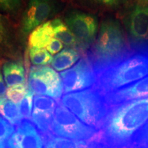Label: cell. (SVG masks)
<instances>
[{
  "instance_id": "obj_10",
  "label": "cell",
  "mask_w": 148,
  "mask_h": 148,
  "mask_svg": "<svg viewBox=\"0 0 148 148\" xmlns=\"http://www.w3.org/2000/svg\"><path fill=\"white\" fill-rule=\"evenodd\" d=\"M8 148H44L42 135L28 120H23L11 136Z\"/></svg>"
},
{
  "instance_id": "obj_8",
  "label": "cell",
  "mask_w": 148,
  "mask_h": 148,
  "mask_svg": "<svg viewBox=\"0 0 148 148\" xmlns=\"http://www.w3.org/2000/svg\"><path fill=\"white\" fill-rule=\"evenodd\" d=\"M65 22L75 35L77 49L85 51L95 41L97 32V19L91 14L73 11L66 16Z\"/></svg>"
},
{
  "instance_id": "obj_24",
  "label": "cell",
  "mask_w": 148,
  "mask_h": 148,
  "mask_svg": "<svg viewBox=\"0 0 148 148\" xmlns=\"http://www.w3.org/2000/svg\"><path fill=\"white\" fill-rule=\"evenodd\" d=\"M27 89H28V84L27 83L17 84L7 88L5 95L8 99L17 104L23 99L24 96L26 94Z\"/></svg>"
},
{
  "instance_id": "obj_11",
  "label": "cell",
  "mask_w": 148,
  "mask_h": 148,
  "mask_svg": "<svg viewBox=\"0 0 148 148\" xmlns=\"http://www.w3.org/2000/svg\"><path fill=\"white\" fill-rule=\"evenodd\" d=\"M125 25L134 41H148V5H135L125 18Z\"/></svg>"
},
{
  "instance_id": "obj_32",
  "label": "cell",
  "mask_w": 148,
  "mask_h": 148,
  "mask_svg": "<svg viewBox=\"0 0 148 148\" xmlns=\"http://www.w3.org/2000/svg\"><path fill=\"white\" fill-rule=\"evenodd\" d=\"M137 1L138 4L142 5H148V0H136Z\"/></svg>"
},
{
  "instance_id": "obj_6",
  "label": "cell",
  "mask_w": 148,
  "mask_h": 148,
  "mask_svg": "<svg viewBox=\"0 0 148 148\" xmlns=\"http://www.w3.org/2000/svg\"><path fill=\"white\" fill-rule=\"evenodd\" d=\"M28 88L36 95L49 96L57 101L63 93L60 75L49 66H32L28 75Z\"/></svg>"
},
{
  "instance_id": "obj_33",
  "label": "cell",
  "mask_w": 148,
  "mask_h": 148,
  "mask_svg": "<svg viewBox=\"0 0 148 148\" xmlns=\"http://www.w3.org/2000/svg\"><path fill=\"white\" fill-rule=\"evenodd\" d=\"M132 148H143V147H132Z\"/></svg>"
},
{
  "instance_id": "obj_13",
  "label": "cell",
  "mask_w": 148,
  "mask_h": 148,
  "mask_svg": "<svg viewBox=\"0 0 148 148\" xmlns=\"http://www.w3.org/2000/svg\"><path fill=\"white\" fill-rule=\"evenodd\" d=\"M97 135L94 138L88 140L68 139L55 136L53 133L44 135L42 137L44 148H107L98 139Z\"/></svg>"
},
{
  "instance_id": "obj_26",
  "label": "cell",
  "mask_w": 148,
  "mask_h": 148,
  "mask_svg": "<svg viewBox=\"0 0 148 148\" xmlns=\"http://www.w3.org/2000/svg\"><path fill=\"white\" fill-rule=\"evenodd\" d=\"M21 6V0H0V10L9 14H14Z\"/></svg>"
},
{
  "instance_id": "obj_1",
  "label": "cell",
  "mask_w": 148,
  "mask_h": 148,
  "mask_svg": "<svg viewBox=\"0 0 148 148\" xmlns=\"http://www.w3.org/2000/svg\"><path fill=\"white\" fill-rule=\"evenodd\" d=\"M148 121V97L109 108L97 138L107 148H131L135 135Z\"/></svg>"
},
{
  "instance_id": "obj_14",
  "label": "cell",
  "mask_w": 148,
  "mask_h": 148,
  "mask_svg": "<svg viewBox=\"0 0 148 148\" xmlns=\"http://www.w3.org/2000/svg\"><path fill=\"white\" fill-rule=\"evenodd\" d=\"M2 69L7 88L27 83L25 68L21 60L8 61L3 64Z\"/></svg>"
},
{
  "instance_id": "obj_18",
  "label": "cell",
  "mask_w": 148,
  "mask_h": 148,
  "mask_svg": "<svg viewBox=\"0 0 148 148\" xmlns=\"http://www.w3.org/2000/svg\"><path fill=\"white\" fill-rule=\"evenodd\" d=\"M54 32V36L60 40L67 47L77 48V42L75 35L67 25L64 23L60 18H55L51 21Z\"/></svg>"
},
{
  "instance_id": "obj_21",
  "label": "cell",
  "mask_w": 148,
  "mask_h": 148,
  "mask_svg": "<svg viewBox=\"0 0 148 148\" xmlns=\"http://www.w3.org/2000/svg\"><path fill=\"white\" fill-rule=\"evenodd\" d=\"M29 57L32 64L36 66L51 63L53 58L45 49L29 48Z\"/></svg>"
},
{
  "instance_id": "obj_28",
  "label": "cell",
  "mask_w": 148,
  "mask_h": 148,
  "mask_svg": "<svg viewBox=\"0 0 148 148\" xmlns=\"http://www.w3.org/2000/svg\"><path fill=\"white\" fill-rule=\"evenodd\" d=\"M62 47H63L62 42L56 38H53L46 47V49L50 54L53 55L59 52L62 49Z\"/></svg>"
},
{
  "instance_id": "obj_12",
  "label": "cell",
  "mask_w": 148,
  "mask_h": 148,
  "mask_svg": "<svg viewBox=\"0 0 148 148\" xmlns=\"http://www.w3.org/2000/svg\"><path fill=\"white\" fill-rule=\"evenodd\" d=\"M103 96L109 108L128 101L148 97V76Z\"/></svg>"
},
{
  "instance_id": "obj_9",
  "label": "cell",
  "mask_w": 148,
  "mask_h": 148,
  "mask_svg": "<svg viewBox=\"0 0 148 148\" xmlns=\"http://www.w3.org/2000/svg\"><path fill=\"white\" fill-rule=\"evenodd\" d=\"M54 10L53 0H29L22 16V32L24 34L32 32L52 15Z\"/></svg>"
},
{
  "instance_id": "obj_23",
  "label": "cell",
  "mask_w": 148,
  "mask_h": 148,
  "mask_svg": "<svg viewBox=\"0 0 148 148\" xmlns=\"http://www.w3.org/2000/svg\"><path fill=\"white\" fill-rule=\"evenodd\" d=\"M34 92L30 89H27V91L24 96L19 104V110L21 116L24 120H32V111L33 99H34Z\"/></svg>"
},
{
  "instance_id": "obj_27",
  "label": "cell",
  "mask_w": 148,
  "mask_h": 148,
  "mask_svg": "<svg viewBox=\"0 0 148 148\" xmlns=\"http://www.w3.org/2000/svg\"><path fill=\"white\" fill-rule=\"evenodd\" d=\"M92 4L106 8H113L121 4L125 0H86Z\"/></svg>"
},
{
  "instance_id": "obj_31",
  "label": "cell",
  "mask_w": 148,
  "mask_h": 148,
  "mask_svg": "<svg viewBox=\"0 0 148 148\" xmlns=\"http://www.w3.org/2000/svg\"><path fill=\"white\" fill-rule=\"evenodd\" d=\"M0 29L3 32H5V27H4V24H3V19H2V16H1L0 14Z\"/></svg>"
},
{
  "instance_id": "obj_5",
  "label": "cell",
  "mask_w": 148,
  "mask_h": 148,
  "mask_svg": "<svg viewBox=\"0 0 148 148\" xmlns=\"http://www.w3.org/2000/svg\"><path fill=\"white\" fill-rule=\"evenodd\" d=\"M52 133L57 136L76 140L94 138L98 130L85 124L59 101L52 123Z\"/></svg>"
},
{
  "instance_id": "obj_25",
  "label": "cell",
  "mask_w": 148,
  "mask_h": 148,
  "mask_svg": "<svg viewBox=\"0 0 148 148\" xmlns=\"http://www.w3.org/2000/svg\"><path fill=\"white\" fill-rule=\"evenodd\" d=\"M132 147L148 148V121L135 135Z\"/></svg>"
},
{
  "instance_id": "obj_30",
  "label": "cell",
  "mask_w": 148,
  "mask_h": 148,
  "mask_svg": "<svg viewBox=\"0 0 148 148\" xmlns=\"http://www.w3.org/2000/svg\"><path fill=\"white\" fill-rule=\"evenodd\" d=\"M4 34L5 32H2V31L0 29V50H1V48L3 47V42H4Z\"/></svg>"
},
{
  "instance_id": "obj_16",
  "label": "cell",
  "mask_w": 148,
  "mask_h": 148,
  "mask_svg": "<svg viewBox=\"0 0 148 148\" xmlns=\"http://www.w3.org/2000/svg\"><path fill=\"white\" fill-rule=\"evenodd\" d=\"M80 58V53L73 48H66L53 58L51 66L56 71L70 69Z\"/></svg>"
},
{
  "instance_id": "obj_2",
  "label": "cell",
  "mask_w": 148,
  "mask_h": 148,
  "mask_svg": "<svg viewBox=\"0 0 148 148\" xmlns=\"http://www.w3.org/2000/svg\"><path fill=\"white\" fill-rule=\"evenodd\" d=\"M148 76V50L133 51L97 73L95 88L103 95Z\"/></svg>"
},
{
  "instance_id": "obj_15",
  "label": "cell",
  "mask_w": 148,
  "mask_h": 148,
  "mask_svg": "<svg viewBox=\"0 0 148 148\" xmlns=\"http://www.w3.org/2000/svg\"><path fill=\"white\" fill-rule=\"evenodd\" d=\"M54 36L51 21L43 23L31 32L28 39L29 48L44 49Z\"/></svg>"
},
{
  "instance_id": "obj_22",
  "label": "cell",
  "mask_w": 148,
  "mask_h": 148,
  "mask_svg": "<svg viewBox=\"0 0 148 148\" xmlns=\"http://www.w3.org/2000/svg\"><path fill=\"white\" fill-rule=\"evenodd\" d=\"M14 131L13 125L0 115V148H7L8 140Z\"/></svg>"
},
{
  "instance_id": "obj_7",
  "label": "cell",
  "mask_w": 148,
  "mask_h": 148,
  "mask_svg": "<svg viewBox=\"0 0 148 148\" xmlns=\"http://www.w3.org/2000/svg\"><path fill=\"white\" fill-rule=\"evenodd\" d=\"M60 75L64 94L92 88L97 82V73L87 56L79 59L69 69L61 72Z\"/></svg>"
},
{
  "instance_id": "obj_20",
  "label": "cell",
  "mask_w": 148,
  "mask_h": 148,
  "mask_svg": "<svg viewBox=\"0 0 148 148\" xmlns=\"http://www.w3.org/2000/svg\"><path fill=\"white\" fill-rule=\"evenodd\" d=\"M59 101L50 97L36 95L33 99V110L42 111L54 114Z\"/></svg>"
},
{
  "instance_id": "obj_3",
  "label": "cell",
  "mask_w": 148,
  "mask_h": 148,
  "mask_svg": "<svg viewBox=\"0 0 148 148\" xmlns=\"http://www.w3.org/2000/svg\"><path fill=\"white\" fill-rule=\"evenodd\" d=\"M131 51L119 22L107 19L101 23L97 39L86 56L97 73L115 63Z\"/></svg>"
},
{
  "instance_id": "obj_29",
  "label": "cell",
  "mask_w": 148,
  "mask_h": 148,
  "mask_svg": "<svg viewBox=\"0 0 148 148\" xmlns=\"http://www.w3.org/2000/svg\"><path fill=\"white\" fill-rule=\"evenodd\" d=\"M7 86L5 84V80L3 77L2 73H1V69H0V97H3L6 93Z\"/></svg>"
},
{
  "instance_id": "obj_4",
  "label": "cell",
  "mask_w": 148,
  "mask_h": 148,
  "mask_svg": "<svg viewBox=\"0 0 148 148\" xmlns=\"http://www.w3.org/2000/svg\"><path fill=\"white\" fill-rule=\"evenodd\" d=\"M60 102L83 123L98 131L109 110L104 96L95 87L64 94Z\"/></svg>"
},
{
  "instance_id": "obj_17",
  "label": "cell",
  "mask_w": 148,
  "mask_h": 148,
  "mask_svg": "<svg viewBox=\"0 0 148 148\" xmlns=\"http://www.w3.org/2000/svg\"><path fill=\"white\" fill-rule=\"evenodd\" d=\"M0 113L12 125L18 126L23 120L17 104L8 99L5 95L0 97Z\"/></svg>"
},
{
  "instance_id": "obj_19",
  "label": "cell",
  "mask_w": 148,
  "mask_h": 148,
  "mask_svg": "<svg viewBox=\"0 0 148 148\" xmlns=\"http://www.w3.org/2000/svg\"><path fill=\"white\" fill-rule=\"evenodd\" d=\"M53 114L47 112L33 110L32 121L42 136L52 133Z\"/></svg>"
}]
</instances>
